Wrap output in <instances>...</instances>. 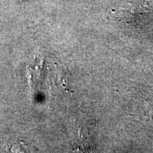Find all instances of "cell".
<instances>
[{"label": "cell", "instance_id": "obj_1", "mask_svg": "<svg viewBox=\"0 0 153 153\" xmlns=\"http://www.w3.org/2000/svg\"><path fill=\"white\" fill-rule=\"evenodd\" d=\"M11 153H36L33 152L32 149H28L27 147L24 146H15L12 149Z\"/></svg>", "mask_w": 153, "mask_h": 153}]
</instances>
